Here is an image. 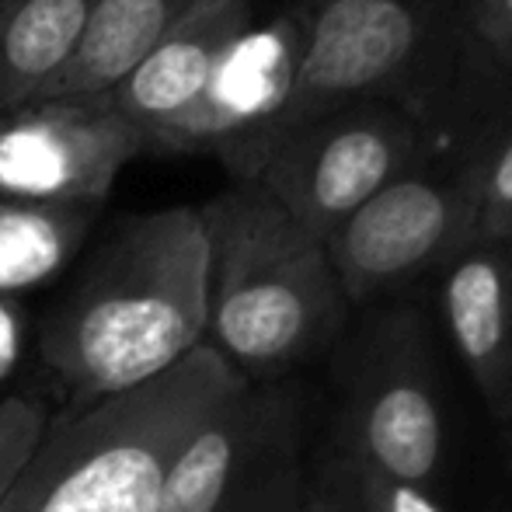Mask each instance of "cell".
I'll return each mask as SVG.
<instances>
[{"mask_svg":"<svg viewBox=\"0 0 512 512\" xmlns=\"http://www.w3.org/2000/svg\"><path fill=\"white\" fill-rule=\"evenodd\" d=\"M206 272L199 206L129 216L46 321V366L77 405L164 377L206 342Z\"/></svg>","mask_w":512,"mask_h":512,"instance_id":"1","label":"cell"},{"mask_svg":"<svg viewBox=\"0 0 512 512\" xmlns=\"http://www.w3.org/2000/svg\"><path fill=\"white\" fill-rule=\"evenodd\" d=\"M192 4L196 0H98L77 53L39 98H91L112 91Z\"/></svg>","mask_w":512,"mask_h":512,"instance_id":"13","label":"cell"},{"mask_svg":"<svg viewBox=\"0 0 512 512\" xmlns=\"http://www.w3.org/2000/svg\"><path fill=\"white\" fill-rule=\"evenodd\" d=\"M241 384V373L203 342L164 377L77 405L46 425L0 512H161L185 439Z\"/></svg>","mask_w":512,"mask_h":512,"instance_id":"3","label":"cell"},{"mask_svg":"<svg viewBox=\"0 0 512 512\" xmlns=\"http://www.w3.org/2000/svg\"><path fill=\"white\" fill-rule=\"evenodd\" d=\"M474 227L478 185L467 150L453 164L422 161L398 175L324 237V251L349 307H373L443 269L474 241Z\"/></svg>","mask_w":512,"mask_h":512,"instance_id":"7","label":"cell"},{"mask_svg":"<svg viewBox=\"0 0 512 512\" xmlns=\"http://www.w3.org/2000/svg\"><path fill=\"white\" fill-rule=\"evenodd\" d=\"M314 460L443 492L450 422L432 321L418 304L363 307L335 345V408Z\"/></svg>","mask_w":512,"mask_h":512,"instance_id":"4","label":"cell"},{"mask_svg":"<svg viewBox=\"0 0 512 512\" xmlns=\"http://www.w3.org/2000/svg\"><path fill=\"white\" fill-rule=\"evenodd\" d=\"M251 25V0H196L150 53L112 91H105L115 108L147 136V150L168 122L196 105L216 67Z\"/></svg>","mask_w":512,"mask_h":512,"instance_id":"12","label":"cell"},{"mask_svg":"<svg viewBox=\"0 0 512 512\" xmlns=\"http://www.w3.org/2000/svg\"><path fill=\"white\" fill-rule=\"evenodd\" d=\"M457 63L474 74H512V0H464Z\"/></svg>","mask_w":512,"mask_h":512,"instance_id":"18","label":"cell"},{"mask_svg":"<svg viewBox=\"0 0 512 512\" xmlns=\"http://www.w3.org/2000/svg\"><path fill=\"white\" fill-rule=\"evenodd\" d=\"M307 35V4L279 14L244 39L216 67L213 81L175 122L150 140L157 150H213L237 182H255L293 102Z\"/></svg>","mask_w":512,"mask_h":512,"instance_id":"10","label":"cell"},{"mask_svg":"<svg viewBox=\"0 0 512 512\" xmlns=\"http://www.w3.org/2000/svg\"><path fill=\"white\" fill-rule=\"evenodd\" d=\"M436 310L488 415L512 425V244L460 248L439 269Z\"/></svg>","mask_w":512,"mask_h":512,"instance_id":"11","label":"cell"},{"mask_svg":"<svg viewBox=\"0 0 512 512\" xmlns=\"http://www.w3.org/2000/svg\"><path fill=\"white\" fill-rule=\"evenodd\" d=\"M478 185V227L474 241L512 244V115L488 129L471 147Z\"/></svg>","mask_w":512,"mask_h":512,"instance_id":"17","label":"cell"},{"mask_svg":"<svg viewBox=\"0 0 512 512\" xmlns=\"http://www.w3.org/2000/svg\"><path fill=\"white\" fill-rule=\"evenodd\" d=\"M307 492L304 391L244 380L185 439L161 512H307Z\"/></svg>","mask_w":512,"mask_h":512,"instance_id":"6","label":"cell"},{"mask_svg":"<svg viewBox=\"0 0 512 512\" xmlns=\"http://www.w3.org/2000/svg\"><path fill=\"white\" fill-rule=\"evenodd\" d=\"M460 11L464 0H307L304 56L276 143L345 102H398L415 112L439 63L457 60Z\"/></svg>","mask_w":512,"mask_h":512,"instance_id":"5","label":"cell"},{"mask_svg":"<svg viewBox=\"0 0 512 512\" xmlns=\"http://www.w3.org/2000/svg\"><path fill=\"white\" fill-rule=\"evenodd\" d=\"M25 307L21 300H0V387L11 380L25 349Z\"/></svg>","mask_w":512,"mask_h":512,"instance_id":"20","label":"cell"},{"mask_svg":"<svg viewBox=\"0 0 512 512\" xmlns=\"http://www.w3.org/2000/svg\"><path fill=\"white\" fill-rule=\"evenodd\" d=\"M143 150L112 95L39 98L0 115V199L102 206Z\"/></svg>","mask_w":512,"mask_h":512,"instance_id":"9","label":"cell"},{"mask_svg":"<svg viewBox=\"0 0 512 512\" xmlns=\"http://www.w3.org/2000/svg\"><path fill=\"white\" fill-rule=\"evenodd\" d=\"M307 512H457L446 492L310 460Z\"/></svg>","mask_w":512,"mask_h":512,"instance_id":"16","label":"cell"},{"mask_svg":"<svg viewBox=\"0 0 512 512\" xmlns=\"http://www.w3.org/2000/svg\"><path fill=\"white\" fill-rule=\"evenodd\" d=\"M49 415L35 398L7 394L0 398V506L25 474L35 446L46 436Z\"/></svg>","mask_w":512,"mask_h":512,"instance_id":"19","label":"cell"},{"mask_svg":"<svg viewBox=\"0 0 512 512\" xmlns=\"http://www.w3.org/2000/svg\"><path fill=\"white\" fill-rule=\"evenodd\" d=\"M98 0H0V115L42 95L77 53Z\"/></svg>","mask_w":512,"mask_h":512,"instance_id":"14","label":"cell"},{"mask_svg":"<svg viewBox=\"0 0 512 512\" xmlns=\"http://www.w3.org/2000/svg\"><path fill=\"white\" fill-rule=\"evenodd\" d=\"M206 230V345L248 384L286 380L338 345L349 300L324 241L269 192L237 182L199 206Z\"/></svg>","mask_w":512,"mask_h":512,"instance_id":"2","label":"cell"},{"mask_svg":"<svg viewBox=\"0 0 512 512\" xmlns=\"http://www.w3.org/2000/svg\"><path fill=\"white\" fill-rule=\"evenodd\" d=\"M425 161V126L398 102H345L293 126L258 168L269 192L317 241L384 185Z\"/></svg>","mask_w":512,"mask_h":512,"instance_id":"8","label":"cell"},{"mask_svg":"<svg viewBox=\"0 0 512 512\" xmlns=\"http://www.w3.org/2000/svg\"><path fill=\"white\" fill-rule=\"evenodd\" d=\"M102 206L0 199V300L56 279L88 241Z\"/></svg>","mask_w":512,"mask_h":512,"instance_id":"15","label":"cell"}]
</instances>
